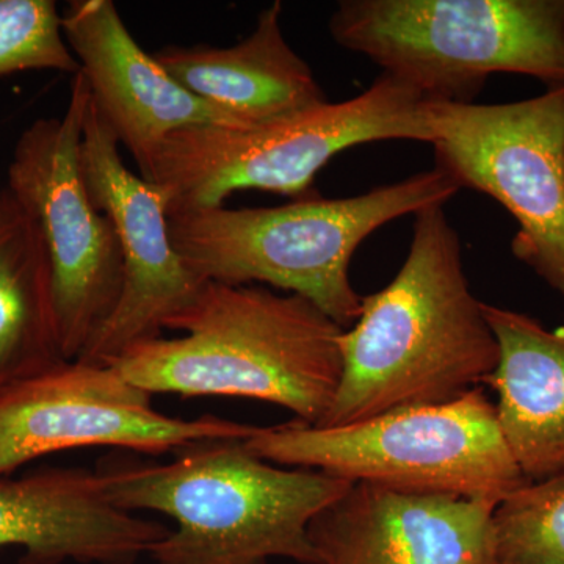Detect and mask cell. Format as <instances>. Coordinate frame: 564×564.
Returning a JSON list of instances; mask_svg holds the SVG:
<instances>
[{
  "instance_id": "6da1fadb",
  "label": "cell",
  "mask_w": 564,
  "mask_h": 564,
  "mask_svg": "<svg viewBox=\"0 0 564 564\" xmlns=\"http://www.w3.org/2000/svg\"><path fill=\"white\" fill-rule=\"evenodd\" d=\"M343 375L315 426L367 421L400 408L459 399L486 384L500 347L484 303L470 291L462 242L444 206L414 215L399 273L362 296L361 315L340 334Z\"/></svg>"
},
{
  "instance_id": "7a4b0ae2",
  "label": "cell",
  "mask_w": 564,
  "mask_h": 564,
  "mask_svg": "<svg viewBox=\"0 0 564 564\" xmlns=\"http://www.w3.org/2000/svg\"><path fill=\"white\" fill-rule=\"evenodd\" d=\"M166 329L184 336L144 340L109 364L150 393L259 400L306 425L332 406L344 328L303 296L206 281Z\"/></svg>"
},
{
  "instance_id": "3957f363",
  "label": "cell",
  "mask_w": 564,
  "mask_h": 564,
  "mask_svg": "<svg viewBox=\"0 0 564 564\" xmlns=\"http://www.w3.org/2000/svg\"><path fill=\"white\" fill-rule=\"evenodd\" d=\"M98 473L121 510L158 511L176 522L151 551L158 564H317L311 522L352 485L274 466L240 440L184 445L170 463L115 459Z\"/></svg>"
},
{
  "instance_id": "277c9868",
  "label": "cell",
  "mask_w": 564,
  "mask_h": 564,
  "mask_svg": "<svg viewBox=\"0 0 564 564\" xmlns=\"http://www.w3.org/2000/svg\"><path fill=\"white\" fill-rule=\"evenodd\" d=\"M459 191L454 177L434 165L348 198L307 193L278 207L172 212L170 237L199 280L295 293L348 329L362 307L350 280L359 245L397 218L444 206Z\"/></svg>"
},
{
  "instance_id": "5b68a950",
  "label": "cell",
  "mask_w": 564,
  "mask_h": 564,
  "mask_svg": "<svg viewBox=\"0 0 564 564\" xmlns=\"http://www.w3.org/2000/svg\"><path fill=\"white\" fill-rule=\"evenodd\" d=\"M432 101L406 82L381 74L356 98L248 128L193 126L170 133L141 170L165 188L172 212L220 207L234 192L302 198L315 176L348 148L386 140L433 143Z\"/></svg>"
},
{
  "instance_id": "8992f818",
  "label": "cell",
  "mask_w": 564,
  "mask_h": 564,
  "mask_svg": "<svg viewBox=\"0 0 564 564\" xmlns=\"http://www.w3.org/2000/svg\"><path fill=\"white\" fill-rule=\"evenodd\" d=\"M328 28L432 102L470 104L497 73L564 87V0H344Z\"/></svg>"
},
{
  "instance_id": "52a82bcc",
  "label": "cell",
  "mask_w": 564,
  "mask_h": 564,
  "mask_svg": "<svg viewBox=\"0 0 564 564\" xmlns=\"http://www.w3.org/2000/svg\"><path fill=\"white\" fill-rule=\"evenodd\" d=\"M245 445L265 462L321 470L350 484L500 503L525 484L481 388L452 402L400 408L340 426L295 422Z\"/></svg>"
},
{
  "instance_id": "ba28073f",
  "label": "cell",
  "mask_w": 564,
  "mask_h": 564,
  "mask_svg": "<svg viewBox=\"0 0 564 564\" xmlns=\"http://www.w3.org/2000/svg\"><path fill=\"white\" fill-rule=\"evenodd\" d=\"M91 95L80 70L61 118L39 120L18 140L9 166L14 198L39 226L52 267L63 358L77 359L120 300L124 263L107 215L96 209L80 169Z\"/></svg>"
},
{
  "instance_id": "9c48e42d",
  "label": "cell",
  "mask_w": 564,
  "mask_h": 564,
  "mask_svg": "<svg viewBox=\"0 0 564 564\" xmlns=\"http://www.w3.org/2000/svg\"><path fill=\"white\" fill-rule=\"evenodd\" d=\"M436 166L518 223L511 251L564 299V87L508 104L432 102Z\"/></svg>"
},
{
  "instance_id": "30bf717a",
  "label": "cell",
  "mask_w": 564,
  "mask_h": 564,
  "mask_svg": "<svg viewBox=\"0 0 564 564\" xmlns=\"http://www.w3.org/2000/svg\"><path fill=\"white\" fill-rule=\"evenodd\" d=\"M261 426L170 417L111 364L63 359L0 386V477L41 456L117 447L161 455L206 440L247 441Z\"/></svg>"
},
{
  "instance_id": "8fae6325",
  "label": "cell",
  "mask_w": 564,
  "mask_h": 564,
  "mask_svg": "<svg viewBox=\"0 0 564 564\" xmlns=\"http://www.w3.org/2000/svg\"><path fill=\"white\" fill-rule=\"evenodd\" d=\"M80 169L93 204L117 234L124 281L109 321L77 359L109 364L133 345L161 337L206 281L173 247L169 193L124 165L120 141L91 101L82 133Z\"/></svg>"
},
{
  "instance_id": "7c38bea8",
  "label": "cell",
  "mask_w": 564,
  "mask_h": 564,
  "mask_svg": "<svg viewBox=\"0 0 564 564\" xmlns=\"http://www.w3.org/2000/svg\"><path fill=\"white\" fill-rule=\"evenodd\" d=\"M497 505L352 484L315 516L310 540L317 564H496Z\"/></svg>"
},
{
  "instance_id": "4fadbf2b",
  "label": "cell",
  "mask_w": 564,
  "mask_h": 564,
  "mask_svg": "<svg viewBox=\"0 0 564 564\" xmlns=\"http://www.w3.org/2000/svg\"><path fill=\"white\" fill-rule=\"evenodd\" d=\"M63 35L91 102L140 172L170 133L193 126L248 128L174 80L132 39L111 0H76L62 17Z\"/></svg>"
},
{
  "instance_id": "5bb4252c",
  "label": "cell",
  "mask_w": 564,
  "mask_h": 564,
  "mask_svg": "<svg viewBox=\"0 0 564 564\" xmlns=\"http://www.w3.org/2000/svg\"><path fill=\"white\" fill-rule=\"evenodd\" d=\"M169 533L111 502L98 470L0 477V549H24L22 564H133Z\"/></svg>"
},
{
  "instance_id": "9a60e30c",
  "label": "cell",
  "mask_w": 564,
  "mask_h": 564,
  "mask_svg": "<svg viewBox=\"0 0 564 564\" xmlns=\"http://www.w3.org/2000/svg\"><path fill=\"white\" fill-rule=\"evenodd\" d=\"M281 13V2L272 3L251 35L231 47L169 46L155 61L182 87L245 126L328 102L314 70L284 39Z\"/></svg>"
},
{
  "instance_id": "2e32d148",
  "label": "cell",
  "mask_w": 564,
  "mask_h": 564,
  "mask_svg": "<svg viewBox=\"0 0 564 564\" xmlns=\"http://www.w3.org/2000/svg\"><path fill=\"white\" fill-rule=\"evenodd\" d=\"M500 347L486 384L508 447L527 481L564 473V325L555 329L530 315L484 303Z\"/></svg>"
},
{
  "instance_id": "e0dca14e",
  "label": "cell",
  "mask_w": 564,
  "mask_h": 564,
  "mask_svg": "<svg viewBox=\"0 0 564 564\" xmlns=\"http://www.w3.org/2000/svg\"><path fill=\"white\" fill-rule=\"evenodd\" d=\"M52 267L39 226L0 191V386L63 361Z\"/></svg>"
},
{
  "instance_id": "ac0fdd59",
  "label": "cell",
  "mask_w": 564,
  "mask_h": 564,
  "mask_svg": "<svg viewBox=\"0 0 564 564\" xmlns=\"http://www.w3.org/2000/svg\"><path fill=\"white\" fill-rule=\"evenodd\" d=\"M494 532L496 564H564V473L505 497Z\"/></svg>"
},
{
  "instance_id": "d6986e66",
  "label": "cell",
  "mask_w": 564,
  "mask_h": 564,
  "mask_svg": "<svg viewBox=\"0 0 564 564\" xmlns=\"http://www.w3.org/2000/svg\"><path fill=\"white\" fill-rule=\"evenodd\" d=\"M54 69L77 74L79 62L63 35L52 0H0V76Z\"/></svg>"
}]
</instances>
